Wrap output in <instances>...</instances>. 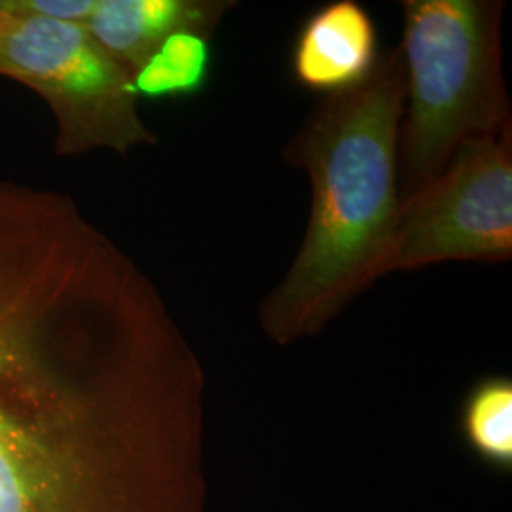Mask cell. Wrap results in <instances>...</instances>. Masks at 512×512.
I'll list each match as a JSON object with an SVG mask.
<instances>
[{"label": "cell", "mask_w": 512, "mask_h": 512, "mask_svg": "<svg viewBox=\"0 0 512 512\" xmlns=\"http://www.w3.org/2000/svg\"><path fill=\"white\" fill-rule=\"evenodd\" d=\"M205 372L73 198L0 179V512H205Z\"/></svg>", "instance_id": "obj_1"}, {"label": "cell", "mask_w": 512, "mask_h": 512, "mask_svg": "<svg viewBox=\"0 0 512 512\" xmlns=\"http://www.w3.org/2000/svg\"><path fill=\"white\" fill-rule=\"evenodd\" d=\"M404 93L401 50L382 52L365 82L327 95L285 150L310 177L311 211L289 272L258 306L277 346L315 336L384 275L403 205Z\"/></svg>", "instance_id": "obj_2"}, {"label": "cell", "mask_w": 512, "mask_h": 512, "mask_svg": "<svg viewBox=\"0 0 512 512\" xmlns=\"http://www.w3.org/2000/svg\"><path fill=\"white\" fill-rule=\"evenodd\" d=\"M401 200L437 179L465 141L511 126L497 0H404Z\"/></svg>", "instance_id": "obj_3"}, {"label": "cell", "mask_w": 512, "mask_h": 512, "mask_svg": "<svg viewBox=\"0 0 512 512\" xmlns=\"http://www.w3.org/2000/svg\"><path fill=\"white\" fill-rule=\"evenodd\" d=\"M0 76L37 92L55 120V152L128 156L158 137L139 112L133 73L84 25L18 16L0 8Z\"/></svg>", "instance_id": "obj_4"}, {"label": "cell", "mask_w": 512, "mask_h": 512, "mask_svg": "<svg viewBox=\"0 0 512 512\" xmlns=\"http://www.w3.org/2000/svg\"><path fill=\"white\" fill-rule=\"evenodd\" d=\"M465 141L437 179L404 200L384 275L512 256V131Z\"/></svg>", "instance_id": "obj_5"}, {"label": "cell", "mask_w": 512, "mask_h": 512, "mask_svg": "<svg viewBox=\"0 0 512 512\" xmlns=\"http://www.w3.org/2000/svg\"><path fill=\"white\" fill-rule=\"evenodd\" d=\"M380 59L374 19L357 0H334L302 23L291 52L294 82L334 95L363 84Z\"/></svg>", "instance_id": "obj_6"}, {"label": "cell", "mask_w": 512, "mask_h": 512, "mask_svg": "<svg viewBox=\"0 0 512 512\" xmlns=\"http://www.w3.org/2000/svg\"><path fill=\"white\" fill-rule=\"evenodd\" d=\"M232 6L236 2L230 0H97L84 27L112 59L135 74L171 35L211 37Z\"/></svg>", "instance_id": "obj_7"}, {"label": "cell", "mask_w": 512, "mask_h": 512, "mask_svg": "<svg viewBox=\"0 0 512 512\" xmlns=\"http://www.w3.org/2000/svg\"><path fill=\"white\" fill-rule=\"evenodd\" d=\"M461 433L476 458L492 469H512V380L486 376L473 385L461 408Z\"/></svg>", "instance_id": "obj_8"}, {"label": "cell", "mask_w": 512, "mask_h": 512, "mask_svg": "<svg viewBox=\"0 0 512 512\" xmlns=\"http://www.w3.org/2000/svg\"><path fill=\"white\" fill-rule=\"evenodd\" d=\"M211 73V44L200 33L165 38L133 74L135 92L145 99H181L202 92Z\"/></svg>", "instance_id": "obj_9"}, {"label": "cell", "mask_w": 512, "mask_h": 512, "mask_svg": "<svg viewBox=\"0 0 512 512\" xmlns=\"http://www.w3.org/2000/svg\"><path fill=\"white\" fill-rule=\"evenodd\" d=\"M0 8L18 16L86 25L97 8V0H0Z\"/></svg>", "instance_id": "obj_10"}]
</instances>
